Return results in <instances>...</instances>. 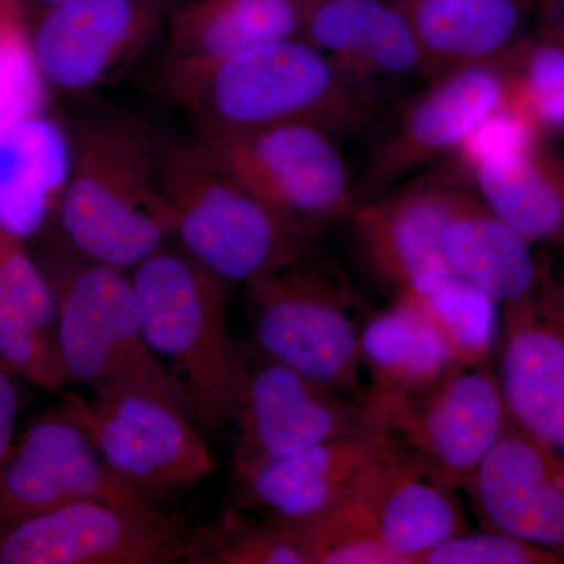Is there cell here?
<instances>
[{"instance_id":"3","label":"cell","mask_w":564,"mask_h":564,"mask_svg":"<svg viewBox=\"0 0 564 564\" xmlns=\"http://www.w3.org/2000/svg\"><path fill=\"white\" fill-rule=\"evenodd\" d=\"M40 265L54 293L58 348L69 383L76 381L96 397L147 393L195 417L187 386L148 344L124 270L88 261L63 242L44 252Z\"/></svg>"},{"instance_id":"22","label":"cell","mask_w":564,"mask_h":564,"mask_svg":"<svg viewBox=\"0 0 564 564\" xmlns=\"http://www.w3.org/2000/svg\"><path fill=\"white\" fill-rule=\"evenodd\" d=\"M315 0H182L165 29V63L198 65L302 36Z\"/></svg>"},{"instance_id":"18","label":"cell","mask_w":564,"mask_h":564,"mask_svg":"<svg viewBox=\"0 0 564 564\" xmlns=\"http://www.w3.org/2000/svg\"><path fill=\"white\" fill-rule=\"evenodd\" d=\"M403 448L388 430H369L269 464L240 485L267 519L307 529L343 507L378 464Z\"/></svg>"},{"instance_id":"35","label":"cell","mask_w":564,"mask_h":564,"mask_svg":"<svg viewBox=\"0 0 564 564\" xmlns=\"http://www.w3.org/2000/svg\"><path fill=\"white\" fill-rule=\"evenodd\" d=\"M545 17L562 18L564 20V0H543Z\"/></svg>"},{"instance_id":"19","label":"cell","mask_w":564,"mask_h":564,"mask_svg":"<svg viewBox=\"0 0 564 564\" xmlns=\"http://www.w3.org/2000/svg\"><path fill=\"white\" fill-rule=\"evenodd\" d=\"M454 492L403 448L375 467L350 502L386 549L419 564L425 552L467 532Z\"/></svg>"},{"instance_id":"13","label":"cell","mask_w":564,"mask_h":564,"mask_svg":"<svg viewBox=\"0 0 564 564\" xmlns=\"http://www.w3.org/2000/svg\"><path fill=\"white\" fill-rule=\"evenodd\" d=\"M510 55L474 63L430 77L399 121L381 140L367 182L381 188L444 155L462 151L478 129L505 110L514 109Z\"/></svg>"},{"instance_id":"7","label":"cell","mask_w":564,"mask_h":564,"mask_svg":"<svg viewBox=\"0 0 564 564\" xmlns=\"http://www.w3.org/2000/svg\"><path fill=\"white\" fill-rule=\"evenodd\" d=\"M196 140L247 191L307 231L350 218L358 204L333 133L315 126L199 132Z\"/></svg>"},{"instance_id":"9","label":"cell","mask_w":564,"mask_h":564,"mask_svg":"<svg viewBox=\"0 0 564 564\" xmlns=\"http://www.w3.org/2000/svg\"><path fill=\"white\" fill-rule=\"evenodd\" d=\"M367 404L426 474L455 491L511 421L491 366H462L425 391Z\"/></svg>"},{"instance_id":"8","label":"cell","mask_w":564,"mask_h":564,"mask_svg":"<svg viewBox=\"0 0 564 564\" xmlns=\"http://www.w3.org/2000/svg\"><path fill=\"white\" fill-rule=\"evenodd\" d=\"M124 484L154 502L185 491L214 470L209 445L192 415L147 395L87 397L70 393L62 404Z\"/></svg>"},{"instance_id":"34","label":"cell","mask_w":564,"mask_h":564,"mask_svg":"<svg viewBox=\"0 0 564 564\" xmlns=\"http://www.w3.org/2000/svg\"><path fill=\"white\" fill-rule=\"evenodd\" d=\"M13 2L20 7L25 20L31 22L33 18L39 17L44 10L57 6V3L63 2V0H13Z\"/></svg>"},{"instance_id":"11","label":"cell","mask_w":564,"mask_h":564,"mask_svg":"<svg viewBox=\"0 0 564 564\" xmlns=\"http://www.w3.org/2000/svg\"><path fill=\"white\" fill-rule=\"evenodd\" d=\"M232 421V474L239 484L314 445L381 429L366 402L267 358L248 366Z\"/></svg>"},{"instance_id":"5","label":"cell","mask_w":564,"mask_h":564,"mask_svg":"<svg viewBox=\"0 0 564 564\" xmlns=\"http://www.w3.org/2000/svg\"><path fill=\"white\" fill-rule=\"evenodd\" d=\"M163 199L182 250L229 284L303 261L310 232L243 187L198 140L163 139Z\"/></svg>"},{"instance_id":"28","label":"cell","mask_w":564,"mask_h":564,"mask_svg":"<svg viewBox=\"0 0 564 564\" xmlns=\"http://www.w3.org/2000/svg\"><path fill=\"white\" fill-rule=\"evenodd\" d=\"M397 300L413 304L463 366H491L489 361L499 329V303L477 285L452 274L429 291L397 296Z\"/></svg>"},{"instance_id":"30","label":"cell","mask_w":564,"mask_h":564,"mask_svg":"<svg viewBox=\"0 0 564 564\" xmlns=\"http://www.w3.org/2000/svg\"><path fill=\"white\" fill-rule=\"evenodd\" d=\"M50 91L33 57L28 20L13 0H0V137L46 113Z\"/></svg>"},{"instance_id":"31","label":"cell","mask_w":564,"mask_h":564,"mask_svg":"<svg viewBox=\"0 0 564 564\" xmlns=\"http://www.w3.org/2000/svg\"><path fill=\"white\" fill-rule=\"evenodd\" d=\"M423 564H558L562 555L494 530L464 532L421 556Z\"/></svg>"},{"instance_id":"33","label":"cell","mask_w":564,"mask_h":564,"mask_svg":"<svg viewBox=\"0 0 564 564\" xmlns=\"http://www.w3.org/2000/svg\"><path fill=\"white\" fill-rule=\"evenodd\" d=\"M533 303L538 313L551 322L564 339V278H555L547 267L541 265Z\"/></svg>"},{"instance_id":"25","label":"cell","mask_w":564,"mask_h":564,"mask_svg":"<svg viewBox=\"0 0 564 564\" xmlns=\"http://www.w3.org/2000/svg\"><path fill=\"white\" fill-rule=\"evenodd\" d=\"M358 343L370 378L367 403L425 391L463 366L432 323L403 300L373 315Z\"/></svg>"},{"instance_id":"4","label":"cell","mask_w":564,"mask_h":564,"mask_svg":"<svg viewBox=\"0 0 564 564\" xmlns=\"http://www.w3.org/2000/svg\"><path fill=\"white\" fill-rule=\"evenodd\" d=\"M144 336L187 386L195 419L209 430L231 422L247 377V355L229 326L231 284L169 245L132 269Z\"/></svg>"},{"instance_id":"16","label":"cell","mask_w":564,"mask_h":564,"mask_svg":"<svg viewBox=\"0 0 564 564\" xmlns=\"http://www.w3.org/2000/svg\"><path fill=\"white\" fill-rule=\"evenodd\" d=\"M463 488L485 530L564 558V459L513 419Z\"/></svg>"},{"instance_id":"10","label":"cell","mask_w":564,"mask_h":564,"mask_svg":"<svg viewBox=\"0 0 564 564\" xmlns=\"http://www.w3.org/2000/svg\"><path fill=\"white\" fill-rule=\"evenodd\" d=\"M192 533L158 507L77 500L0 530V564H172Z\"/></svg>"},{"instance_id":"32","label":"cell","mask_w":564,"mask_h":564,"mask_svg":"<svg viewBox=\"0 0 564 564\" xmlns=\"http://www.w3.org/2000/svg\"><path fill=\"white\" fill-rule=\"evenodd\" d=\"M13 375L0 362V466L14 443V429L20 413V397Z\"/></svg>"},{"instance_id":"2","label":"cell","mask_w":564,"mask_h":564,"mask_svg":"<svg viewBox=\"0 0 564 564\" xmlns=\"http://www.w3.org/2000/svg\"><path fill=\"white\" fill-rule=\"evenodd\" d=\"M69 174L57 207L62 242L88 261L132 270L172 237L162 193L163 137L124 110L68 126Z\"/></svg>"},{"instance_id":"14","label":"cell","mask_w":564,"mask_h":564,"mask_svg":"<svg viewBox=\"0 0 564 564\" xmlns=\"http://www.w3.org/2000/svg\"><path fill=\"white\" fill-rule=\"evenodd\" d=\"M87 499L155 505L110 469L79 423L61 406L36 419L0 466V530Z\"/></svg>"},{"instance_id":"12","label":"cell","mask_w":564,"mask_h":564,"mask_svg":"<svg viewBox=\"0 0 564 564\" xmlns=\"http://www.w3.org/2000/svg\"><path fill=\"white\" fill-rule=\"evenodd\" d=\"M182 0H63L29 22L33 57L51 91L109 84L165 33Z\"/></svg>"},{"instance_id":"15","label":"cell","mask_w":564,"mask_h":564,"mask_svg":"<svg viewBox=\"0 0 564 564\" xmlns=\"http://www.w3.org/2000/svg\"><path fill=\"white\" fill-rule=\"evenodd\" d=\"M475 195L530 243L564 245V154L513 110L464 144Z\"/></svg>"},{"instance_id":"6","label":"cell","mask_w":564,"mask_h":564,"mask_svg":"<svg viewBox=\"0 0 564 564\" xmlns=\"http://www.w3.org/2000/svg\"><path fill=\"white\" fill-rule=\"evenodd\" d=\"M245 288L263 358L366 402L359 333L348 315L343 289L303 261Z\"/></svg>"},{"instance_id":"24","label":"cell","mask_w":564,"mask_h":564,"mask_svg":"<svg viewBox=\"0 0 564 564\" xmlns=\"http://www.w3.org/2000/svg\"><path fill=\"white\" fill-rule=\"evenodd\" d=\"M410 22L426 77L508 57L524 35L521 0H392Z\"/></svg>"},{"instance_id":"29","label":"cell","mask_w":564,"mask_h":564,"mask_svg":"<svg viewBox=\"0 0 564 564\" xmlns=\"http://www.w3.org/2000/svg\"><path fill=\"white\" fill-rule=\"evenodd\" d=\"M193 564H313L306 544L291 527L226 513L204 533L192 534Z\"/></svg>"},{"instance_id":"20","label":"cell","mask_w":564,"mask_h":564,"mask_svg":"<svg viewBox=\"0 0 564 564\" xmlns=\"http://www.w3.org/2000/svg\"><path fill=\"white\" fill-rule=\"evenodd\" d=\"M499 378L508 413L564 459V339L533 300L502 307Z\"/></svg>"},{"instance_id":"17","label":"cell","mask_w":564,"mask_h":564,"mask_svg":"<svg viewBox=\"0 0 564 564\" xmlns=\"http://www.w3.org/2000/svg\"><path fill=\"white\" fill-rule=\"evenodd\" d=\"M462 191L421 184L356 204L350 220L364 261L397 296L429 291L455 274L441 239Z\"/></svg>"},{"instance_id":"23","label":"cell","mask_w":564,"mask_h":564,"mask_svg":"<svg viewBox=\"0 0 564 564\" xmlns=\"http://www.w3.org/2000/svg\"><path fill=\"white\" fill-rule=\"evenodd\" d=\"M443 251L455 274L488 293L499 306L533 300L541 263L532 243L500 220L474 192L462 191L445 223Z\"/></svg>"},{"instance_id":"21","label":"cell","mask_w":564,"mask_h":564,"mask_svg":"<svg viewBox=\"0 0 564 564\" xmlns=\"http://www.w3.org/2000/svg\"><path fill=\"white\" fill-rule=\"evenodd\" d=\"M302 39L355 79L426 76L410 22L392 0H315Z\"/></svg>"},{"instance_id":"26","label":"cell","mask_w":564,"mask_h":564,"mask_svg":"<svg viewBox=\"0 0 564 564\" xmlns=\"http://www.w3.org/2000/svg\"><path fill=\"white\" fill-rule=\"evenodd\" d=\"M68 129L47 113L0 137V226L25 234L55 210L69 174Z\"/></svg>"},{"instance_id":"1","label":"cell","mask_w":564,"mask_h":564,"mask_svg":"<svg viewBox=\"0 0 564 564\" xmlns=\"http://www.w3.org/2000/svg\"><path fill=\"white\" fill-rule=\"evenodd\" d=\"M162 85L199 132L310 124L336 137L362 128L377 110L372 85L302 36L198 65L163 66Z\"/></svg>"},{"instance_id":"27","label":"cell","mask_w":564,"mask_h":564,"mask_svg":"<svg viewBox=\"0 0 564 564\" xmlns=\"http://www.w3.org/2000/svg\"><path fill=\"white\" fill-rule=\"evenodd\" d=\"M514 110L544 139L564 133V20L545 17L510 54Z\"/></svg>"}]
</instances>
